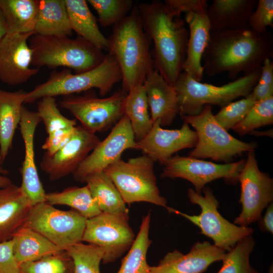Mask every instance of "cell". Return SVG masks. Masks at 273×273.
<instances>
[{
  "instance_id": "cell-1",
  "label": "cell",
  "mask_w": 273,
  "mask_h": 273,
  "mask_svg": "<svg viewBox=\"0 0 273 273\" xmlns=\"http://www.w3.org/2000/svg\"><path fill=\"white\" fill-rule=\"evenodd\" d=\"M273 55V38L267 32L258 34L249 27L211 31L204 52L203 69L209 76L227 73L230 78L247 74L261 68Z\"/></svg>"
},
{
  "instance_id": "cell-2",
  "label": "cell",
  "mask_w": 273,
  "mask_h": 273,
  "mask_svg": "<svg viewBox=\"0 0 273 273\" xmlns=\"http://www.w3.org/2000/svg\"><path fill=\"white\" fill-rule=\"evenodd\" d=\"M138 8L143 29L154 44V67L174 87L186 56L189 31L185 21L160 1L142 3Z\"/></svg>"
},
{
  "instance_id": "cell-3",
  "label": "cell",
  "mask_w": 273,
  "mask_h": 273,
  "mask_svg": "<svg viewBox=\"0 0 273 273\" xmlns=\"http://www.w3.org/2000/svg\"><path fill=\"white\" fill-rule=\"evenodd\" d=\"M108 39L109 53L115 58L122 75L121 89L126 93L143 85L148 75L154 69L150 50L151 40L144 31L138 6L113 26Z\"/></svg>"
},
{
  "instance_id": "cell-4",
  "label": "cell",
  "mask_w": 273,
  "mask_h": 273,
  "mask_svg": "<svg viewBox=\"0 0 273 273\" xmlns=\"http://www.w3.org/2000/svg\"><path fill=\"white\" fill-rule=\"evenodd\" d=\"M32 51L31 66L40 69L64 67L75 73L92 70L100 65L105 56L82 38L34 34L28 40Z\"/></svg>"
},
{
  "instance_id": "cell-5",
  "label": "cell",
  "mask_w": 273,
  "mask_h": 273,
  "mask_svg": "<svg viewBox=\"0 0 273 273\" xmlns=\"http://www.w3.org/2000/svg\"><path fill=\"white\" fill-rule=\"evenodd\" d=\"M121 80L119 65L114 57L108 53L100 65L86 72L72 74L66 68L53 71L46 81L26 92L24 103H32L46 97L74 95L93 88L98 89L104 96Z\"/></svg>"
},
{
  "instance_id": "cell-6",
  "label": "cell",
  "mask_w": 273,
  "mask_h": 273,
  "mask_svg": "<svg viewBox=\"0 0 273 273\" xmlns=\"http://www.w3.org/2000/svg\"><path fill=\"white\" fill-rule=\"evenodd\" d=\"M261 68L221 86L202 83L182 71L174 87L179 106L178 114L193 116L199 114L206 105L221 108L240 97L251 94L259 79Z\"/></svg>"
},
{
  "instance_id": "cell-7",
  "label": "cell",
  "mask_w": 273,
  "mask_h": 273,
  "mask_svg": "<svg viewBox=\"0 0 273 273\" xmlns=\"http://www.w3.org/2000/svg\"><path fill=\"white\" fill-rule=\"evenodd\" d=\"M181 117L197 135V144L188 154L191 157L228 163L245 153L255 151L257 147L255 143L245 142L231 135L216 120L210 105L205 106L197 115Z\"/></svg>"
},
{
  "instance_id": "cell-8",
  "label": "cell",
  "mask_w": 273,
  "mask_h": 273,
  "mask_svg": "<svg viewBox=\"0 0 273 273\" xmlns=\"http://www.w3.org/2000/svg\"><path fill=\"white\" fill-rule=\"evenodd\" d=\"M111 179L125 204L146 202L168 210L166 199L160 195L154 162L144 154L125 161L120 158L104 171Z\"/></svg>"
},
{
  "instance_id": "cell-9",
  "label": "cell",
  "mask_w": 273,
  "mask_h": 273,
  "mask_svg": "<svg viewBox=\"0 0 273 273\" xmlns=\"http://www.w3.org/2000/svg\"><path fill=\"white\" fill-rule=\"evenodd\" d=\"M202 192L204 195L193 189L188 191L190 202L200 207V214L189 215L171 207L169 212L180 215L197 225L202 234L212 239L215 246L225 252L231 251L239 242L253 234L252 228L236 225L220 214L219 202L211 188L205 187Z\"/></svg>"
},
{
  "instance_id": "cell-10",
  "label": "cell",
  "mask_w": 273,
  "mask_h": 273,
  "mask_svg": "<svg viewBox=\"0 0 273 273\" xmlns=\"http://www.w3.org/2000/svg\"><path fill=\"white\" fill-rule=\"evenodd\" d=\"M86 219L74 210H60L44 202L31 207L23 226L66 249L82 242Z\"/></svg>"
},
{
  "instance_id": "cell-11",
  "label": "cell",
  "mask_w": 273,
  "mask_h": 273,
  "mask_svg": "<svg viewBox=\"0 0 273 273\" xmlns=\"http://www.w3.org/2000/svg\"><path fill=\"white\" fill-rule=\"evenodd\" d=\"M127 94L121 88L109 97L99 98L88 90L82 96H63L59 105L78 120L80 125L96 133L114 126L124 115L123 103Z\"/></svg>"
},
{
  "instance_id": "cell-12",
  "label": "cell",
  "mask_w": 273,
  "mask_h": 273,
  "mask_svg": "<svg viewBox=\"0 0 273 273\" xmlns=\"http://www.w3.org/2000/svg\"><path fill=\"white\" fill-rule=\"evenodd\" d=\"M128 220L129 215L103 212L87 219L82 242L103 250V263L113 262L129 249L135 240Z\"/></svg>"
},
{
  "instance_id": "cell-13",
  "label": "cell",
  "mask_w": 273,
  "mask_h": 273,
  "mask_svg": "<svg viewBox=\"0 0 273 273\" xmlns=\"http://www.w3.org/2000/svg\"><path fill=\"white\" fill-rule=\"evenodd\" d=\"M238 181L241 184L239 202L242 210L234 223L248 226L261 219L262 211L273 200V179L259 169L255 151L247 153Z\"/></svg>"
},
{
  "instance_id": "cell-14",
  "label": "cell",
  "mask_w": 273,
  "mask_h": 273,
  "mask_svg": "<svg viewBox=\"0 0 273 273\" xmlns=\"http://www.w3.org/2000/svg\"><path fill=\"white\" fill-rule=\"evenodd\" d=\"M245 160L225 164H217L190 156L176 155L164 165L161 178H181L191 182L195 191L201 194L205 185L218 178L227 183L235 184Z\"/></svg>"
},
{
  "instance_id": "cell-15",
  "label": "cell",
  "mask_w": 273,
  "mask_h": 273,
  "mask_svg": "<svg viewBox=\"0 0 273 273\" xmlns=\"http://www.w3.org/2000/svg\"><path fill=\"white\" fill-rule=\"evenodd\" d=\"M136 141L129 120L124 115L113 127L111 132L100 141L73 173L74 179L85 183L89 176L104 171L121 158L122 153L135 149Z\"/></svg>"
},
{
  "instance_id": "cell-16",
  "label": "cell",
  "mask_w": 273,
  "mask_h": 273,
  "mask_svg": "<svg viewBox=\"0 0 273 273\" xmlns=\"http://www.w3.org/2000/svg\"><path fill=\"white\" fill-rule=\"evenodd\" d=\"M100 141L95 133L80 125L76 126L71 138L65 146L52 155H43L40 168L51 181L73 174Z\"/></svg>"
},
{
  "instance_id": "cell-17",
  "label": "cell",
  "mask_w": 273,
  "mask_h": 273,
  "mask_svg": "<svg viewBox=\"0 0 273 273\" xmlns=\"http://www.w3.org/2000/svg\"><path fill=\"white\" fill-rule=\"evenodd\" d=\"M34 33L7 34L0 41V80L11 85L24 83L39 71L31 67L28 40Z\"/></svg>"
},
{
  "instance_id": "cell-18",
  "label": "cell",
  "mask_w": 273,
  "mask_h": 273,
  "mask_svg": "<svg viewBox=\"0 0 273 273\" xmlns=\"http://www.w3.org/2000/svg\"><path fill=\"white\" fill-rule=\"evenodd\" d=\"M196 132L184 122L176 129H164L160 121L153 122L149 132L140 141L136 142L135 149L142 151L153 161L164 165L178 151L194 148L197 142Z\"/></svg>"
},
{
  "instance_id": "cell-19",
  "label": "cell",
  "mask_w": 273,
  "mask_h": 273,
  "mask_svg": "<svg viewBox=\"0 0 273 273\" xmlns=\"http://www.w3.org/2000/svg\"><path fill=\"white\" fill-rule=\"evenodd\" d=\"M41 119L37 112L23 106L19 123L24 145V158L20 168L22 177L20 189L32 206L46 202V193L40 179L35 161L34 139Z\"/></svg>"
},
{
  "instance_id": "cell-20",
  "label": "cell",
  "mask_w": 273,
  "mask_h": 273,
  "mask_svg": "<svg viewBox=\"0 0 273 273\" xmlns=\"http://www.w3.org/2000/svg\"><path fill=\"white\" fill-rule=\"evenodd\" d=\"M225 253L208 241L197 242L187 254L177 250L168 252L157 266H150V273H203L222 260Z\"/></svg>"
},
{
  "instance_id": "cell-21",
  "label": "cell",
  "mask_w": 273,
  "mask_h": 273,
  "mask_svg": "<svg viewBox=\"0 0 273 273\" xmlns=\"http://www.w3.org/2000/svg\"><path fill=\"white\" fill-rule=\"evenodd\" d=\"M185 20L189 31L183 71L201 82L204 73L202 59L210 37V24L206 11L185 14Z\"/></svg>"
},
{
  "instance_id": "cell-22",
  "label": "cell",
  "mask_w": 273,
  "mask_h": 273,
  "mask_svg": "<svg viewBox=\"0 0 273 273\" xmlns=\"http://www.w3.org/2000/svg\"><path fill=\"white\" fill-rule=\"evenodd\" d=\"M153 122L159 120L160 125H171L179 113L176 92L158 71L154 69L147 76L143 84Z\"/></svg>"
},
{
  "instance_id": "cell-23",
  "label": "cell",
  "mask_w": 273,
  "mask_h": 273,
  "mask_svg": "<svg viewBox=\"0 0 273 273\" xmlns=\"http://www.w3.org/2000/svg\"><path fill=\"white\" fill-rule=\"evenodd\" d=\"M32 207L20 186L0 188V242L12 239L23 226Z\"/></svg>"
},
{
  "instance_id": "cell-24",
  "label": "cell",
  "mask_w": 273,
  "mask_h": 273,
  "mask_svg": "<svg viewBox=\"0 0 273 273\" xmlns=\"http://www.w3.org/2000/svg\"><path fill=\"white\" fill-rule=\"evenodd\" d=\"M256 0H213L206 13L211 31L248 27L249 19Z\"/></svg>"
},
{
  "instance_id": "cell-25",
  "label": "cell",
  "mask_w": 273,
  "mask_h": 273,
  "mask_svg": "<svg viewBox=\"0 0 273 273\" xmlns=\"http://www.w3.org/2000/svg\"><path fill=\"white\" fill-rule=\"evenodd\" d=\"M26 92H9L0 89V156L3 161L12 148L19 125Z\"/></svg>"
},
{
  "instance_id": "cell-26",
  "label": "cell",
  "mask_w": 273,
  "mask_h": 273,
  "mask_svg": "<svg viewBox=\"0 0 273 273\" xmlns=\"http://www.w3.org/2000/svg\"><path fill=\"white\" fill-rule=\"evenodd\" d=\"M71 28L78 36L101 50H107L108 39L101 32L98 20L86 1L65 0Z\"/></svg>"
},
{
  "instance_id": "cell-27",
  "label": "cell",
  "mask_w": 273,
  "mask_h": 273,
  "mask_svg": "<svg viewBox=\"0 0 273 273\" xmlns=\"http://www.w3.org/2000/svg\"><path fill=\"white\" fill-rule=\"evenodd\" d=\"M34 34L67 36L72 34L65 0H38Z\"/></svg>"
},
{
  "instance_id": "cell-28",
  "label": "cell",
  "mask_w": 273,
  "mask_h": 273,
  "mask_svg": "<svg viewBox=\"0 0 273 273\" xmlns=\"http://www.w3.org/2000/svg\"><path fill=\"white\" fill-rule=\"evenodd\" d=\"M11 240L13 254L18 265L62 250L39 233L25 226L21 227Z\"/></svg>"
},
{
  "instance_id": "cell-29",
  "label": "cell",
  "mask_w": 273,
  "mask_h": 273,
  "mask_svg": "<svg viewBox=\"0 0 273 273\" xmlns=\"http://www.w3.org/2000/svg\"><path fill=\"white\" fill-rule=\"evenodd\" d=\"M38 0H0L7 34L34 33Z\"/></svg>"
},
{
  "instance_id": "cell-30",
  "label": "cell",
  "mask_w": 273,
  "mask_h": 273,
  "mask_svg": "<svg viewBox=\"0 0 273 273\" xmlns=\"http://www.w3.org/2000/svg\"><path fill=\"white\" fill-rule=\"evenodd\" d=\"M85 183L102 212L129 215L119 191L104 171L89 176Z\"/></svg>"
},
{
  "instance_id": "cell-31",
  "label": "cell",
  "mask_w": 273,
  "mask_h": 273,
  "mask_svg": "<svg viewBox=\"0 0 273 273\" xmlns=\"http://www.w3.org/2000/svg\"><path fill=\"white\" fill-rule=\"evenodd\" d=\"M148 108L143 85H136L128 91L124 100L123 111L129 120L136 142L142 140L152 127L153 122Z\"/></svg>"
},
{
  "instance_id": "cell-32",
  "label": "cell",
  "mask_w": 273,
  "mask_h": 273,
  "mask_svg": "<svg viewBox=\"0 0 273 273\" xmlns=\"http://www.w3.org/2000/svg\"><path fill=\"white\" fill-rule=\"evenodd\" d=\"M46 200L53 206L61 205L70 207L86 219L102 213L86 186L69 187L61 192L46 193Z\"/></svg>"
},
{
  "instance_id": "cell-33",
  "label": "cell",
  "mask_w": 273,
  "mask_h": 273,
  "mask_svg": "<svg viewBox=\"0 0 273 273\" xmlns=\"http://www.w3.org/2000/svg\"><path fill=\"white\" fill-rule=\"evenodd\" d=\"M150 219L149 212L143 218L137 236L128 252L122 259L117 273H150L146 257L152 243L149 237Z\"/></svg>"
},
{
  "instance_id": "cell-34",
  "label": "cell",
  "mask_w": 273,
  "mask_h": 273,
  "mask_svg": "<svg viewBox=\"0 0 273 273\" xmlns=\"http://www.w3.org/2000/svg\"><path fill=\"white\" fill-rule=\"evenodd\" d=\"M18 268L19 273H74L73 261L65 249L21 263Z\"/></svg>"
},
{
  "instance_id": "cell-35",
  "label": "cell",
  "mask_w": 273,
  "mask_h": 273,
  "mask_svg": "<svg viewBox=\"0 0 273 273\" xmlns=\"http://www.w3.org/2000/svg\"><path fill=\"white\" fill-rule=\"evenodd\" d=\"M255 241L251 236L239 242L222 260V265L217 273H259L250 263V255Z\"/></svg>"
},
{
  "instance_id": "cell-36",
  "label": "cell",
  "mask_w": 273,
  "mask_h": 273,
  "mask_svg": "<svg viewBox=\"0 0 273 273\" xmlns=\"http://www.w3.org/2000/svg\"><path fill=\"white\" fill-rule=\"evenodd\" d=\"M65 250L73 261L74 273H100V264L104 254L100 247L81 242Z\"/></svg>"
},
{
  "instance_id": "cell-37",
  "label": "cell",
  "mask_w": 273,
  "mask_h": 273,
  "mask_svg": "<svg viewBox=\"0 0 273 273\" xmlns=\"http://www.w3.org/2000/svg\"><path fill=\"white\" fill-rule=\"evenodd\" d=\"M273 123V96L258 101L244 118L233 128L236 133L244 135L254 129Z\"/></svg>"
},
{
  "instance_id": "cell-38",
  "label": "cell",
  "mask_w": 273,
  "mask_h": 273,
  "mask_svg": "<svg viewBox=\"0 0 273 273\" xmlns=\"http://www.w3.org/2000/svg\"><path fill=\"white\" fill-rule=\"evenodd\" d=\"M97 13L98 21L103 27L114 26L132 10L134 5L131 0H88Z\"/></svg>"
},
{
  "instance_id": "cell-39",
  "label": "cell",
  "mask_w": 273,
  "mask_h": 273,
  "mask_svg": "<svg viewBox=\"0 0 273 273\" xmlns=\"http://www.w3.org/2000/svg\"><path fill=\"white\" fill-rule=\"evenodd\" d=\"M36 112L44 125L48 134L76 126L75 119H69L60 112L55 97H46L39 100Z\"/></svg>"
},
{
  "instance_id": "cell-40",
  "label": "cell",
  "mask_w": 273,
  "mask_h": 273,
  "mask_svg": "<svg viewBox=\"0 0 273 273\" xmlns=\"http://www.w3.org/2000/svg\"><path fill=\"white\" fill-rule=\"evenodd\" d=\"M256 102L251 93L241 100L232 102L221 108L214 117L217 122L228 131L244 118Z\"/></svg>"
},
{
  "instance_id": "cell-41",
  "label": "cell",
  "mask_w": 273,
  "mask_h": 273,
  "mask_svg": "<svg viewBox=\"0 0 273 273\" xmlns=\"http://www.w3.org/2000/svg\"><path fill=\"white\" fill-rule=\"evenodd\" d=\"M248 27L255 32L263 34L273 26V1L259 0L250 16Z\"/></svg>"
},
{
  "instance_id": "cell-42",
  "label": "cell",
  "mask_w": 273,
  "mask_h": 273,
  "mask_svg": "<svg viewBox=\"0 0 273 273\" xmlns=\"http://www.w3.org/2000/svg\"><path fill=\"white\" fill-rule=\"evenodd\" d=\"M251 94L257 101L273 96V62L271 58L263 62L259 79Z\"/></svg>"
},
{
  "instance_id": "cell-43",
  "label": "cell",
  "mask_w": 273,
  "mask_h": 273,
  "mask_svg": "<svg viewBox=\"0 0 273 273\" xmlns=\"http://www.w3.org/2000/svg\"><path fill=\"white\" fill-rule=\"evenodd\" d=\"M75 127L61 129L48 134V137L41 146L42 149L46 151L44 154L52 155L61 149L70 140Z\"/></svg>"
},
{
  "instance_id": "cell-44",
  "label": "cell",
  "mask_w": 273,
  "mask_h": 273,
  "mask_svg": "<svg viewBox=\"0 0 273 273\" xmlns=\"http://www.w3.org/2000/svg\"><path fill=\"white\" fill-rule=\"evenodd\" d=\"M164 2L177 16L183 13L206 11L208 6L206 0H166Z\"/></svg>"
},
{
  "instance_id": "cell-45",
  "label": "cell",
  "mask_w": 273,
  "mask_h": 273,
  "mask_svg": "<svg viewBox=\"0 0 273 273\" xmlns=\"http://www.w3.org/2000/svg\"><path fill=\"white\" fill-rule=\"evenodd\" d=\"M0 273H19L11 239L0 242Z\"/></svg>"
},
{
  "instance_id": "cell-46",
  "label": "cell",
  "mask_w": 273,
  "mask_h": 273,
  "mask_svg": "<svg viewBox=\"0 0 273 273\" xmlns=\"http://www.w3.org/2000/svg\"><path fill=\"white\" fill-rule=\"evenodd\" d=\"M265 213L260 222V227L263 231L273 233V204L272 202L266 207Z\"/></svg>"
},
{
  "instance_id": "cell-47",
  "label": "cell",
  "mask_w": 273,
  "mask_h": 273,
  "mask_svg": "<svg viewBox=\"0 0 273 273\" xmlns=\"http://www.w3.org/2000/svg\"><path fill=\"white\" fill-rule=\"evenodd\" d=\"M9 171L0 165V188H5L13 184L12 180L7 176Z\"/></svg>"
},
{
  "instance_id": "cell-48",
  "label": "cell",
  "mask_w": 273,
  "mask_h": 273,
  "mask_svg": "<svg viewBox=\"0 0 273 273\" xmlns=\"http://www.w3.org/2000/svg\"><path fill=\"white\" fill-rule=\"evenodd\" d=\"M7 32L6 23L0 8V41L7 34Z\"/></svg>"
},
{
  "instance_id": "cell-49",
  "label": "cell",
  "mask_w": 273,
  "mask_h": 273,
  "mask_svg": "<svg viewBox=\"0 0 273 273\" xmlns=\"http://www.w3.org/2000/svg\"><path fill=\"white\" fill-rule=\"evenodd\" d=\"M268 273H273L272 267H270Z\"/></svg>"
},
{
  "instance_id": "cell-50",
  "label": "cell",
  "mask_w": 273,
  "mask_h": 273,
  "mask_svg": "<svg viewBox=\"0 0 273 273\" xmlns=\"http://www.w3.org/2000/svg\"><path fill=\"white\" fill-rule=\"evenodd\" d=\"M4 161H3L1 156H0V165H2Z\"/></svg>"
}]
</instances>
